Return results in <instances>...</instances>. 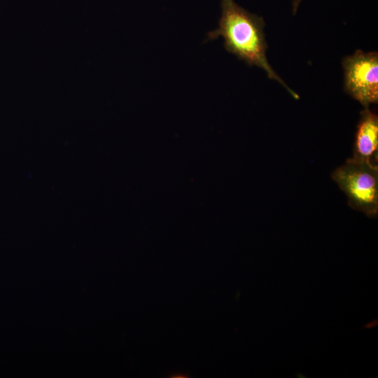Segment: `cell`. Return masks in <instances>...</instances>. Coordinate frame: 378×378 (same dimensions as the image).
Returning a JSON list of instances; mask_svg holds the SVG:
<instances>
[{
	"label": "cell",
	"instance_id": "3",
	"mask_svg": "<svg viewBox=\"0 0 378 378\" xmlns=\"http://www.w3.org/2000/svg\"><path fill=\"white\" fill-rule=\"evenodd\" d=\"M344 90L363 107L378 102V53L357 50L342 62Z\"/></svg>",
	"mask_w": 378,
	"mask_h": 378
},
{
	"label": "cell",
	"instance_id": "2",
	"mask_svg": "<svg viewBox=\"0 0 378 378\" xmlns=\"http://www.w3.org/2000/svg\"><path fill=\"white\" fill-rule=\"evenodd\" d=\"M332 178L345 193L349 205L368 216L378 213V167L354 157L332 174Z\"/></svg>",
	"mask_w": 378,
	"mask_h": 378
},
{
	"label": "cell",
	"instance_id": "5",
	"mask_svg": "<svg viewBox=\"0 0 378 378\" xmlns=\"http://www.w3.org/2000/svg\"><path fill=\"white\" fill-rule=\"evenodd\" d=\"M302 0H292V12L295 15L298 11L300 4Z\"/></svg>",
	"mask_w": 378,
	"mask_h": 378
},
{
	"label": "cell",
	"instance_id": "4",
	"mask_svg": "<svg viewBox=\"0 0 378 378\" xmlns=\"http://www.w3.org/2000/svg\"><path fill=\"white\" fill-rule=\"evenodd\" d=\"M353 157L377 164L378 116L369 108H365L360 112Z\"/></svg>",
	"mask_w": 378,
	"mask_h": 378
},
{
	"label": "cell",
	"instance_id": "1",
	"mask_svg": "<svg viewBox=\"0 0 378 378\" xmlns=\"http://www.w3.org/2000/svg\"><path fill=\"white\" fill-rule=\"evenodd\" d=\"M265 21L239 6L234 0H221L218 27L207 34L206 41L221 37L225 49L248 66L264 70L269 78L281 84L294 98L299 96L276 73L267 57Z\"/></svg>",
	"mask_w": 378,
	"mask_h": 378
}]
</instances>
